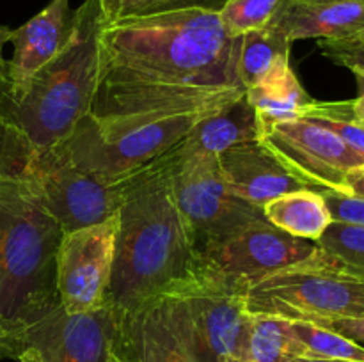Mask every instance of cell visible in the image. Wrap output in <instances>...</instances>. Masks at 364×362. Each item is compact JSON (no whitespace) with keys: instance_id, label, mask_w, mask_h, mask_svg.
<instances>
[{"instance_id":"2","label":"cell","mask_w":364,"mask_h":362,"mask_svg":"<svg viewBox=\"0 0 364 362\" xmlns=\"http://www.w3.org/2000/svg\"><path fill=\"white\" fill-rule=\"evenodd\" d=\"M176 146L119 181V229L105 297L116 319L205 268L174 195Z\"/></svg>"},{"instance_id":"13","label":"cell","mask_w":364,"mask_h":362,"mask_svg":"<svg viewBox=\"0 0 364 362\" xmlns=\"http://www.w3.org/2000/svg\"><path fill=\"white\" fill-rule=\"evenodd\" d=\"M114 351L128 362H196L178 293H164L121 316Z\"/></svg>"},{"instance_id":"1","label":"cell","mask_w":364,"mask_h":362,"mask_svg":"<svg viewBox=\"0 0 364 362\" xmlns=\"http://www.w3.org/2000/svg\"><path fill=\"white\" fill-rule=\"evenodd\" d=\"M242 35L219 13L180 9L103 23L95 117L217 112L245 92L238 77Z\"/></svg>"},{"instance_id":"18","label":"cell","mask_w":364,"mask_h":362,"mask_svg":"<svg viewBox=\"0 0 364 362\" xmlns=\"http://www.w3.org/2000/svg\"><path fill=\"white\" fill-rule=\"evenodd\" d=\"M267 222L302 240L318 241L333 224L322 192L313 188L288 192L263 206Z\"/></svg>"},{"instance_id":"28","label":"cell","mask_w":364,"mask_h":362,"mask_svg":"<svg viewBox=\"0 0 364 362\" xmlns=\"http://www.w3.org/2000/svg\"><path fill=\"white\" fill-rule=\"evenodd\" d=\"M327 202L333 222L364 226V197L354 194H341L334 190H320Z\"/></svg>"},{"instance_id":"29","label":"cell","mask_w":364,"mask_h":362,"mask_svg":"<svg viewBox=\"0 0 364 362\" xmlns=\"http://www.w3.org/2000/svg\"><path fill=\"white\" fill-rule=\"evenodd\" d=\"M318 325L329 327V329L336 330V332L343 334V336L350 337L355 343L364 346V318H340L331 319V322L318 323Z\"/></svg>"},{"instance_id":"10","label":"cell","mask_w":364,"mask_h":362,"mask_svg":"<svg viewBox=\"0 0 364 362\" xmlns=\"http://www.w3.org/2000/svg\"><path fill=\"white\" fill-rule=\"evenodd\" d=\"M262 141L315 190L348 194L350 177L364 170L363 156L334 131L306 117L267 124Z\"/></svg>"},{"instance_id":"6","label":"cell","mask_w":364,"mask_h":362,"mask_svg":"<svg viewBox=\"0 0 364 362\" xmlns=\"http://www.w3.org/2000/svg\"><path fill=\"white\" fill-rule=\"evenodd\" d=\"M313 258L249 284V314L311 323L364 318V280L327 268Z\"/></svg>"},{"instance_id":"31","label":"cell","mask_w":364,"mask_h":362,"mask_svg":"<svg viewBox=\"0 0 364 362\" xmlns=\"http://www.w3.org/2000/svg\"><path fill=\"white\" fill-rule=\"evenodd\" d=\"M9 35H11V28L0 25V85H2L4 80H6V59H4L2 52L6 43H9Z\"/></svg>"},{"instance_id":"21","label":"cell","mask_w":364,"mask_h":362,"mask_svg":"<svg viewBox=\"0 0 364 362\" xmlns=\"http://www.w3.org/2000/svg\"><path fill=\"white\" fill-rule=\"evenodd\" d=\"M302 351L290 329V319L249 314L245 362H290Z\"/></svg>"},{"instance_id":"26","label":"cell","mask_w":364,"mask_h":362,"mask_svg":"<svg viewBox=\"0 0 364 362\" xmlns=\"http://www.w3.org/2000/svg\"><path fill=\"white\" fill-rule=\"evenodd\" d=\"M283 0H228L219 11L220 23L231 35H244L267 27Z\"/></svg>"},{"instance_id":"19","label":"cell","mask_w":364,"mask_h":362,"mask_svg":"<svg viewBox=\"0 0 364 362\" xmlns=\"http://www.w3.org/2000/svg\"><path fill=\"white\" fill-rule=\"evenodd\" d=\"M245 96L258 114L262 130L277 121L299 119L315 102L302 87L291 66L283 67L259 84L247 87Z\"/></svg>"},{"instance_id":"16","label":"cell","mask_w":364,"mask_h":362,"mask_svg":"<svg viewBox=\"0 0 364 362\" xmlns=\"http://www.w3.org/2000/svg\"><path fill=\"white\" fill-rule=\"evenodd\" d=\"M269 25L291 43L299 39H343L364 31V2L283 0Z\"/></svg>"},{"instance_id":"8","label":"cell","mask_w":364,"mask_h":362,"mask_svg":"<svg viewBox=\"0 0 364 362\" xmlns=\"http://www.w3.org/2000/svg\"><path fill=\"white\" fill-rule=\"evenodd\" d=\"M117 319L109 305L68 312L60 302L0 337V358L16 362H109Z\"/></svg>"},{"instance_id":"5","label":"cell","mask_w":364,"mask_h":362,"mask_svg":"<svg viewBox=\"0 0 364 362\" xmlns=\"http://www.w3.org/2000/svg\"><path fill=\"white\" fill-rule=\"evenodd\" d=\"M213 112L135 114L95 117L85 114L59 148L102 183L114 185L180 144L188 131Z\"/></svg>"},{"instance_id":"20","label":"cell","mask_w":364,"mask_h":362,"mask_svg":"<svg viewBox=\"0 0 364 362\" xmlns=\"http://www.w3.org/2000/svg\"><path fill=\"white\" fill-rule=\"evenodd\" d=\"M290 39L270 25L242 35L238 77L244 87H252L290 66Z\"/></svg>"},{"instance_id":"32","label":"cell","mask_w":364,"mask_h":362,"mask_svg":"<svg viewBox=\"0 0 364 362\" xmlns=\"http://www.w3.org/2000/svg\"><path fill=\"white\" fill-rule=\"evenodd\" d=\"M348 194L364 197V170L350 177V181H348Z\"/></svg>"},{"instance_id":"14","label":"cell","mask_w":364,"mask_h":362,"mask_svg":"<svg viewBox=\"0 0 364 362\" xmlns=\"http://www.w3.org/2000/svg\"><path fill=\"white\" fill-rule=\"evenodd\" d=\"M219 165L231 190L249 204L262 209L279 195L311 188L291 172L262 138L242 142L220 153Z\"/></svg>"},{"instance_id":"15","label":"cell","mask_w":364,"mask_h":362,"mask_svg":"<svg viewBox=\"0 0 364 362\" xmlns=\"http://www.w3.org/2000/svg\"><path fill=\"white\" fill-rule=\"evenodd\" d=\"M73 13L70 0H52L27 23L11 31L14 52L6 60L7 85L25 84L64 48L73 31Z\"/></svg>"},{"instance_id":"17","label":"cell","mask_w":364,"mask_h":362,"mask_svg":"<svg viewBox=\"0 0 364 362\" xmlns=\"http://www.w3.org/2000/svg\"><path fill=\"white\" fill-rule=\"evenodd\" d=\"M262 123L247 96L233 99L210 116L203 117L181 141L187 151L219 156L242 142L262 138Z\"/></svg>"},{"instance_id":"3","label":"cell","mask_w":364,"mask_h":362,"mask_svg":"<svg viewBox=\"0 0 364 362\" xmlns=\"http://www.w3.org/2000/svg\"><path fill=\"white\" fill-rule=\"evenodd\" d=\"M100 0H84L73 13L64 48L25 84L0 85V126L27 148L45 151L70 135L89 114L98 78Z\"/></svg>"},{"instance_id":"23","label":"cell","mask_w":364,"mask_h":362,"mask_svg":"<svg viewBox=\"0 0 364 362\" xmlns=\"http://www.w3.org/2000/svg\"><path fill=\"white\" fill-rule=\"evenodd\" d=\"M290 329L301 346V357L323 358V361L364 362V346L350 337L311 322L290 319Z\"/></svg>"},{"instance_id":"22","label":"cell","mask_w":364,"mask_h":362,"mask_svg":"<svg viewBox=\"0 0 364 362\" xmlns=\"http://www.w3.org/2000/svg\"><path fill=\"white\" fill-rule=\"evenodd\" d=\"M316 245V263L364 280V226L333 222Z\"/></svg>"},{"instance_id":"24","label":"cell","mask_w":364,"mask_h":362,"mask_svg":"<svg viewBox=\"0 0 364 362\" xmlns=\"http://www.w3.org/2000/svg\"><path fill=\"white\" fill-rule=\"evenodd\" d=\"M327 130L334 131L345 144L350 146L359 156L364 158V124L354 119L350 99L347 102H315L309 105L304 116Z\"/></svg>"},{"instance_id":"11","label":"cell","mask_w":364,"mask_h":362,"mask_svg":"<svg viewBox=\"0 0 364 362\" xmlns=\"http://www.w3.org/2000/svg\"><path fill=\"white\" fill-rule=\"evenodd\" d=\"M119 215L64 233L55 258V287L68 312L98 311L105 305L112 275Z\"/></svg>"},{"instance_id":"34","label":"cell","mask_w":364,"mask_h":362,"mask_svg":"<svg viewBox=\"0 0 364 362\" xmlns=\"http://www.w3.org/2000/svg\"><path fill=\"white\" fill-rule=\"evenodd\" d=\"M109 362H128V361H127V358L121 357V355H117L116 351H114V348H112V353H110Z\"/></svg>"},{"instance_id":"9","label":"cell","mask_w":364,"mask_h":362,"mask_svg":"<svg viewBox=\"0 0 364 362\" xmlns=\"http://www.w3.org/2000/svg\"><path fill=\"white\" fill-rule=\"evenodd\" d=\"M173 291L183 305L196 362H245L247 284L205 263L194 279Z\"/></svg>"},{"instance_id":"4","label":"cell","mask_w":364,"mask_h":362,"mask_svg":"<svg viewBox=\"0 0 364 362\" xmlns=\"http://www.w3.org/2000/svg\"><path fill=\"white\" fill-rule=\"evenodd\" d=\"M63 234L28 181L0 174V323L6 332L59 302L55 258Z\"/></svg>"},{"instance_id":"12","label":"cell","mask_w":364,"mask_h":362,"mask_svg":"<svg viewBox=\"0 0 364 362\" xmlns=\"http://www.w3.org/2000/svg\"><path fill=\"white\" fill-rule=\"evenodd\" d=\"M316 241L295 238L272 224L252 226L228 240L201 248L203 261L224 275L249 286L262 277L309 261Z\"/></svg>"},{"instance_id":"30","label":"cell","mask_w":364,"mask_h":362,"mask_svg":"<svg viewBox=\"0 0 364 362\" xmlns=\"http://www.w3.org/2000/svg\"><path fill=\"white\" fill-rule=\"evenodd\" d=\"M355 75V80H358V96L354 99H350L352 103V114H354V119L364 124V71H352Z\"/></svg>"},{"instance_id":"36","label":"cell","mask_w":364,"mask_h":362,"mask_svg":"<svg viewBox=\"0 0 364 362\" xmlns=\"http://www.w3.org/2000/svg\"><path fill=\"white\" fill-rule=\"evenodd\" d=\"M4 334H6V329H4V325H2V323H0V337H2Z\"/></svg>"},{"instance_id":"27","label":"cell","mask_w":364,"mask_h":362,"mask_svg":"<svg viewBox=\"0 0 364 362\" xmlns=\"http://www.w3.org/2000/svg\"><path fill=\"white\" fill-rule=\"evenodd\" d=\"M318 48L334 64L350 71H364V31L343 39H318Z\"/></svg>"},{"instance_id":"7","label":"cell","mask_w":364,"mask_h":362,"mask_svg":"<svg viewBox=\"0 0 364 362\" xmlns=\"http://www.w3.org/2000/svg\"><path fill=\"white\" fill-rule=\"evenodd\" d=\"M173 188L198 251L267 222L263 209L238 197L223 176L219 156L176 146Z\"/></svg>"},{"instance_id":"25","label":"cell","mask_w":364,"mask_h":362,"mask_svg":"<svg viewBox=\"0 0 364 362\" xmlns=\"http://www.w3.org/2000/svg\"><path fill=\"white\" fill-rule=\"evenodd\" d=\"M228 0H100L105 23L134 16L180 9H206L219 13Z\"/></svg>"},{"instance_id":"33","label":"cell","mask_w":364,"mask_h":362,"mask_svg":"<svg viewBox=\"0 0 364 362\" xmlns=\"http://www.w3.org/2000/svg\"><path fill=\"white\" fill-rule=\"evenodd\" d=\"M290 362H352V361H323V358H308V357H295Z\"/></svg>"},{"instance_id":"35","label":"cell","mask_w":364,"mask_h":362,"mask_svg":"<svg viewBox=\"0 0 364 362\" xmlns=\"http://www.w3.org/2000/svg\"><path fill=\"white\" fill-rule=\"evenodd\" d=\"M304 2H340V0H304ZM358 2H364V0H358Z\"/></svg>"}]
</instances>
